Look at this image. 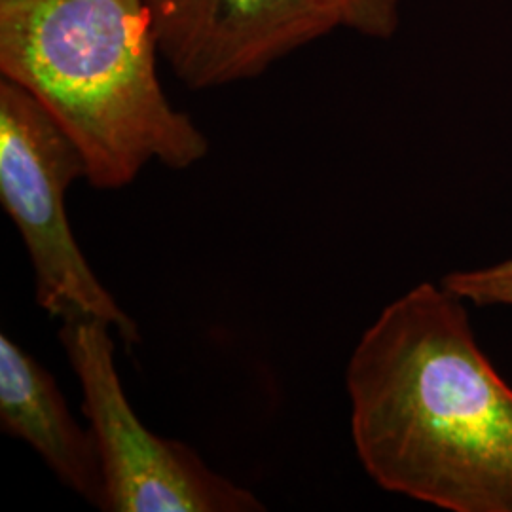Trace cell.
<instances>
[{
  "instance_id": "7",
  "label": "cell",
  "mask_w": 512,
  "mask_h": 512,
  "mask_svg": "<svg viewBox=\"0 0 512 512\" xmlns=\"http://www.w3.org/2000/svg\"><path fill=\"white\" fill-rule=\"evenodd\" d=\"M440 283L469 306L512 308V256L490 266L450 272Z\"/></svg>"
},
{
  "instance_id": "4",
  "label": "cell",
  "mask_w": 512,
  "mask_h": 512,
  "mask_svg": "<svg viewBox=\"0 0 512 512\" xmlns=\"http://www.w3.org/2000/svg\"><path fill=\"white\" fill-rule=\"evenodd\" d=\"M59 340L82 389L103 475L101 511L258 512L264 503L215 473L194 448L152 433L133 412L114 363L107 323L61 321Z\"/></svg>"
},
{
  "instance_id": "3",
  "label": "cell",
  "mask_w": 512,
  "mask_h": 512,
  "mask_svg": "<svg viewBox=\"0 0 512 512\" xmlns=\"http://www.w3.org/2000/svg\"><path fill=\"white\" fill-rule=\"evenodd\" d=\"M78 179H88L80 148L31 93L0 76V203L31 258L37 304L59 321L99 319L133 346L137 323L93 274L69 224L65 200Z\"/></svg>"
},
{
  "instance_id": "2",
  "label": "cell",
  "mask_w": 512,
  "mask_h": 512,
  "mask_svg": "<svg viewBox=\"0 0 512 512\" xmlns=\"http://www.w3.org/2000/svg\"><path fill=\"white\" fill-rule=\"evenodd\" d=\"M147 0H0V76L31 93L80 148L88 183L120 190L152 162L209 154L158 76Z\"/></svg>"
},
{
  "instance_id": "1",
  "label": "cell",
  "mask_w": 512,
  "mask_h": 512,
  "mask_svg": "<svg viewBox=\"0 0 512 512\" xmlns=\"http://www.w3.org/2000/svg\"><path fill=\"white\" fill-rule=\"evenodd\" d=\"M351 439L382 490L448 512H512V385L469 304L423 281L387 304L346 370Z\"/></svg>"
},
{
  "instance_id": "6",
  "label": "cell",
  "mask_w": 512,
  "mask_h": 512,
  "mask_svg": "<svg viewBox=\"0 0 512 512\" xmlns=\"http://www.w3.org/2000/svg\"><path fill=\"white\" fill-rule=\"evenodd\" d=\"M0 427L27 442L69 490L101 509L103 475L92 429L76 421L54 376L6 334L0 336Z\"/></svg>"
},
{
  "instance_id": "8",
  "label": "cell",
  "mask_w": 512,
  "mask_h": 512,
  "mask_svg": "<svg viewBox=\"0 0 512 512\" xmlns=\"http://www.w3.org/2000/svg\"><path fill=\"white\" fill-rule=\"evenodd\" d=\"M340 27L370 38H391L399 27L401 0H327Z\"/></svg>"
},
{
  "instance_id": "5",
  "label": "cell",
  "mask_w": 512,
  "mask_h": 512,
  "mask_svg": "<svg viewBox=\"0 0 512 512\" xmlns=\"http://www.w3.org/2000/svg\"><path fill=\"white\" fill-rule=\"evenodd\" d=\"M160 55L192 90L253 80L340 27L327 0H147Z\"/></svg>"
}]
</instances>
